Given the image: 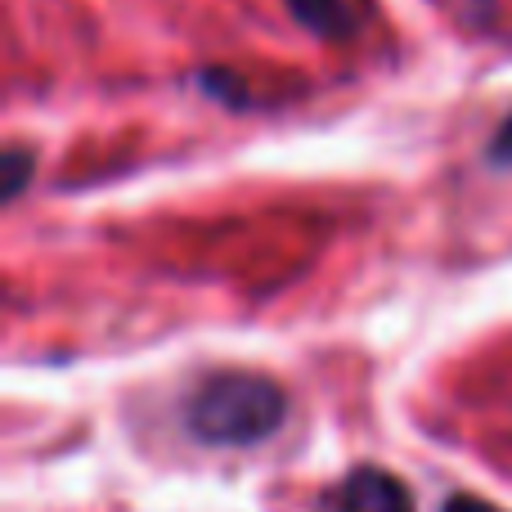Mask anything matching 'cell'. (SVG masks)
<instances>
[{"label": "cell", "instance_id": "5", "mask_svg": "<svg viewBox=\"0 0 512 512\" xmlns=\"http://www.w3.org/2000/svg\"><path fill=\"white\" fill-rule=\"evenodd\" d=\"M486 158L495 162V167H512V113L504 117V126L495 131V140H490Z\"/></svg>", "mask_w": 512, "mask_h": 512}, {"label": "cell", "instance_id": "2", "mask_svg": "<svg viewBox=\"0 0 512 512\" xmlns=\"http://www.w3.org/2000/svg\"><path fill=\"white\" fill-rule=\"evenodd\" d=\"M333 512H414V495L382 468H355L333 490Z\"/></svg>", "mask_w": 512, "mask_h": 512}, {"label": "cell", "instance_id": "6", "mask_svg": "<svg viewBox=\"0 0 512 512\" xmlns=\"http://www.w3.org/2000/svg\"><path fill=\"white\" fill-rule=\"evenodd\" d=\"M441 512H504V508H495L490 499H477V495H450Z\"/></svg>", "mask_w": 512, "mask_h": 512}, {"label": "cell", "instance_id": "3", "mask_svg": "<svg viewBox=\"0 0 512 512\" xmlns=\"http://www.w3.org/2000/svg\"><path fill=\"white\" fill-rule=\"evenodd\" d=\"M288 14L324 41H351L360 32L364 14H369V5L364 0H288Z\"/></svg>", "mask_w": 512, "mask_h": 512}, {"label": "cell", "instance_id": "4", "mask_svg": "<svg viewBox=\"0 0 512 512\" xmlns=\"http://www.w3.org/2000/svg\"><path fill=\"white\" fill-rule=\"evenodd\" d=\"M0 167H5V189H0V198H5V203H14V198L23 194L27 185H32L36 153L27 149V144H9L5 158H0Z\"/></svg>", "mask_w": 512, "mask_h": 512}, {"label": "cell", "instance_id": "1", "mask_svg": "<svg viewBox=\"0 0 512 512\" xmlns=\"http://www.w3.org/2000/svg\"><path fill=\"white\" fill-rule=\"evenodd\" d=\"M288 418V396L274 378L248 369H221L185 400V427L203 445H261Z\"/></svg>", "mask_w": 512, "mask_h": 512}]
</instances>
